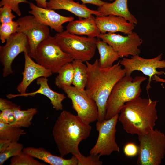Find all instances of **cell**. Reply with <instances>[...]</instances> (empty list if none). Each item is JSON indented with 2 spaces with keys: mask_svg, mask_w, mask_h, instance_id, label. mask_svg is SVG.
I'll use <instances>...</instances> for the list:
<instances>
[{
  "mask_svg": "<svg viewBox=\"0 0 165 165\" xmlns=\"http://www.w3.org/2000/svg\"><path fill=\"white\" fill-rule=\"evenodd\" d=\"M74 69L72 62L62 66L58 70L55 79V84L59 88L64 86H71L74 76Z\"/></svg>",
  "mask_w": 165,
  "mask_h": 165,
  "instance_id": "obj_25",
  "label": "cell"
},
{
  "mask_svg": "<svg viewBox=\"0 0 165 165\" xmlns=\"http://www.w3.org/2000/svg\"><path fill=\"white\" fill-rule=\"evenodd\" d=\"M55 37L61 49L74 60L86 62L91 60L95 55L97 38L82 36L66 30L57 33Z\"/></svg>",
  "mask_w": 165,
  "mask_h": 165,
  "instance_id": "obj_5",
  "label": "cell"
},
{
  "mask_svg": "<svg viewBox=\"0 0 165 165\" xmlns=\"http://www.w3.org/2000/svg\"><path fill=\"white\" fill-rule=\"evenodd\" d=\"M14 120L13 110L7 109L0 112V122L11 125L13 123Z\"/></svg>",
  "mask_w": 165,
  "mask_h": 165,
  "instance_id": "obj_33",
  "label": "cell"
},
{
  "mask_svg": "<svg viewBox=\"0 0 165 165\" xmlns=\"http://www.w3.org/2000/svg\"><path fill=\"white\" fill-rule=\"evenodd\" d=\"M97 38L96 42L99 55V66L105 68L112 66L113 63L120 58L118 53L110 45Z\"/></svg>",
  "mask_w": 165,
  "mask_h": 165,
  "instance_id": "obj_22",
  "label": "cell"
},
{
  "mask_svg": "<svg viewBox=\"0 0 165 165\" xmlns=\"http://www.w3.org/2000/svg\"><path fill=\"white\" fill-rule=\"evenodd\" d=\"M11 142L10 140L8 139H0V152L5 150Z\"/></svg>",
  "mask_w": 165,
  "mask_h": 165,
  "instance_id": "obj_37",
  "label": "cell"
},
{
  "mask_svg": "<svg viewBox=\"0 0 165 165\" xmlns=\"http://www.w3.org/2000/svg\"><path fill=\"white\" fill-rule=\"evenodd\" d=\"M139 148L133 143H129L126 144L123 148V152L127 156L132 157L135 156L138 153Z\"/></svg>",
  "mask_w": 165,
  "mask_h": 165,
  "instance_id": "obj_34",
  "label": "cell"
},
{
  "mask_svg": "<svg viewBox=\"0 0 165 165\" xmlns=\"http://www.w3.org/2000/svg\"><path fill=\"white\" fill-rule=\"evenodd\" d=\"M10 165H45L23 151L19 155L12 157Z\"/></svg>",
  "mask_w": 165,
  "mask_h": 165,
  "instance_id": "obj_28",
  "label": "cell"
},
{
  "mask_svg": "<svg viewBox=\"0 0 165 165\" xmlns=\"http://www.w3.org/2000/svg\"><path fill=\"white\" fill-rule=\"evenodd\" d=\"M109 0V1H113V0Z\"/></svg>",
  "mask_w": 165,
  "mask_h": 165,
  "instance_id": "obj_40",
  "label": "cell"
},
{
  "mask_svg": "<svg viewBox=\"0 0 165 165\" xmlns=\"http://www.w3.org/2000/svg\"><path fill=\"white\" fill-rule=\"evenodd\" d=\"M12 9L7 5L0 8V22L1 24H6L13 21L15 16L12 13Z\"/></svg>",
  "mask_w": 165,
  "mask_h": 165,
  "instance_id": "obj_31",
  "label": "cell"
},
{
  "mask_svg": "<svg viewBox=\"0 0 165 165\" xmlns=\"http://www.w3.org/2000/svg\"><path fill=\"white\" fill-rule=\"evenodd\" d=\"M35 59L36 62L53 73H57L62 66L74 60L61 49L55 36L50 35L38 46Z\"/></svg>",
  "mask_w": 165,
  "mask_h": 165,
  "instance_id": "obj_7",
  "label": "cell"
},
{
  "mask_svg": "<svg viewBox=\"0 0 165 165\" xmlns=\"http://www.w3.org/2000/svg\"><path fill=\"white\" fill-rule=\"evenodd\" d=\"M98 38L111 46L118 53L120 58L140 54L139 47L142 44L143 40L134 31L126 36L115 33H101Z\"/></svg>",
  "mask_w": 165,
  "mask_h": 165,
  "instance_id": "obj_13",
  "label": "cell"
},
{
  "mask_svg": "<svg viewBox=\"0 0 165 165\" xmlns=\"http://www.w3.org/2000/svg\"><path fill=\"white\" fill-rule=\"evenodd\" d=\"M17 32H21L27 36L28 43V54L35 59L37 47L50 35L49 27L37 20L32 15L18 18Z\"/></svg>",
  "mask_w": 165,
  "mask_h": 165,
  "instance_id": "obj_11",
  "label": "cell"
},
{
  "mask_svg": "<svg viewBox=\"0 0 165 165\" xmlns=\"http://www.w3.org/2000/svg\"><path fill=\"white\" fill-rule=\"evenodd\" d=\"M97 10L102 16L113 15L120 16L135 25L138 23L136 17L128 9L127 0H115L111 3L107 2L99 7Z\"/></svg>",
  "mask_w": 165,
  "mask_h": 165,
  "instance_id": "obj_21",
  "label": "cell"
},
{
  "mask_svg": "<svg viewBox=\"0 0 165 165\" xmlns=\"http://www.w3.org/2000/svg\"><path fill=\"white\" fill-rule=\"evenodd\" d=\"M20 106L5 98H0V110L2 111L4 109H9L15 110L20 108Z\"/></svg>",
  "mask_w": 165,
  "mask_h": 165,
  "instance_id": "obj_35",
  "label": "cell"
},
{
  "mask_svg": "<svg viewBox=\"0 0 165 165\" xmlns=\"http://www.w3.org/2000/svg\"><path fill=\"white\" fill-rule=\"evenodd\" d=\"M72 63L74 71L72 84L79 90H84L87 81V65L79 60H74Z\"/></svg>",
  "mask_w": 165,
  "mask_h": 165,
  "instance_id": "obj_23",
  "label": "cell"
},
{
  "mask_svg": "<svg viewBox=\"0 0 165 165\" xmlns=\"http://www.w3.org/2000/svg\"><path fill=\"white\" fill-rule=\"evenodd\" d=\"M138 165H159L165 155V134L157 129L138 136Z\"/></svg>",
  "mask_w": 165,
  "mask_h": 165,
  "instance_id": "obj_6",
  "label": "cell"
},
{
  "mask_svg": "<svg viewBox=\"0 0 165 165\" xmlns=\"http://www.w3.org/2000/svg\"><path fill=\"white\" fill-rule=\"evenodd\" d=\"M23 145L18 141L12 142L3 151L0 152V165L9 158L19 155L24 148Z\"/></svg>",
  "mask_w": 165,
  "mask_h": 165,
  "instance_id": "obj_27",
  "label": "cell"
},
{
  "mask_svg": "<svg viewBox=\"0 0 165 165\" xmlns=\"http://www.w3.org/2000/svg\"><path fill=\"white\" fill-rule=\"evenodd\" d=\"M162 53L152 58L147 59L141 57L139 55L132 56L130 58L124 57L120 61L126 73V76H131L134 71H140L149 77L146 90L148 94L151 88V82L155 75H164V71H158L157 69L165 68V60H162Z\"/></svg>",
  "mask_w": 165,
  "mask_h": 165,
  "instance_id": "obj_10",
  "label": "cell"
},
{
  "mask_svg": "<svg viewBox=\"0 0 165 165\" xmlns=\"http://www.w3.org/2000/svg\"><path fill=\"white\" fill-rule=\"evenodd\" d=\"M36 108H32L27 110H22L20 108L14 110V120L11 124L19 128H28L31 125V121L36 114Z\"/></svg>",
  "mask_w": 165,
  "mask_h": 165,
  "instance_id": "obj_24",
  "label": "cell"
},
{
  "mask_svg": "<svg viewBox=\"0 0 165 165\" xmlns=\"http://www.w3.org/2000/svg\"><path fill=\"white\" fill-rule=\"evenodd\" d=\"M23 151L35 158L50 165H78V160L73 155L70 159H65L61 156L53 155L41 147L28 146L24 148Z\"/></svg>",
  "mask_w": 165,
  "mask_h": 165,
  "instance_id": "obj_20",
  "label": "cell"
},
{
  "mask_svg": "<svg viewBox=\"0 0 165 165\" xmlns=\"http://www.w3.org/2000/svg\"><path fill=\"white\" fill-rule=\"evenodd\" d=\"M29 4L31 9L29 13L39 22L57 33L64 31L63 24L74 20V17L62 16L54 10L39 7L32 2Z\"/></svg>",
  "mask_w": 165,
  "mask_h": 165,
  "instance_id": "obj_14",
  "label": "cell"
},
{
  "mask_svg": "<svg viewBox=\"0 0 165 165\" xmlns=\"http://www.w3.org/2000/svg\"><path fill=\"white\" fill-rule=\"evenodd\" d=\"M26 134L21 128L0 122V139H8L12 142L18 141L21 136Z\"/></svg>",
  "mask_w": 165,
  "mask_h": 165,
  "instance_id": "obj_26",
  "label": "cell"
},
{
  "mask_svg": "<svg viewBox=\"0 0 165 165\" xmlns=\"http://www.w3.org/2000/svg\"><path fill=\"white\" fill-rule=\"evenodd\" d=\"M92 129L90 123L77 115L63 110L56 120L52 134L61 156L70 153L76 157L82 155L79 149L80 142L89 136Z\"/></svg>",
  "mask_w": 165,
  "mask_h": 165,
  "instance_id": "obj_2",
  "label": "cell"
},
{
  "mask_svg": "<svg viewBox=\"0 0 165 165\" xmlns=\"http://www.w3.org/2000/svg\"><path fill=\"white\" fill-rule=\"evenodd\" d=\"M147 79L144 76H137L133 79L125 76L114 87L107 101L105 119L119 114L127 102L140 97L142 91L141 83Z\"/></svg>",
  "mask_w": 165,
  "mask_h": 165,
  "instance_id": "obj_4",
  "label": "cell"
},
{
  "mask_svg": "<svg viewBox=\"0 0 165 165\" xmlns=\"http://www.w3.org/2000/svg\"><path fill=\"white\" fill-rule=\"evenodd\" d=\"M157 103V101L140 97L126 103L118 118L125 131L139 136L154 129L158 119Z\"/></svg>",
  "mask_w": 165,
  "mask_h": 165,
  "instance_id": "obj_3",
  "label": "cell"
},
{
  "mask_svg": "<svg viewBox=\"0 0 165 165\" xmlns=\"http://www.w3.org/2000/svg\"><path fill=\"white\" fill-rule=\"evenodd\" d=\"M47 8L53 10L63 9L68 11L79 18H86L92 15L102 16L97 10L90 9L83 4L74 0H47Z\"/></svg>",
  "mask_w": 165,
  "mask_h": 165,
  "instance_id": "obj_18",
  "label": "cell"
},
{
  "mask_svg": "<svg viewBox=\"0 0 165 165\" xmlns=\"http://www.w3.org/2000/svg\"><path fill=\"white\" fill-rule=\"evenodd\" d=\"M35 1L36 6L43 8L47 9V0H31Z\"/></svg>",
  "mask_w": 165,
  "mask_h": 165,
  "instance_id": "obj_38",
  "label": "cell"
},
{
  "mask_svg": "<svg viewBox=\"0 0 165 165\" xmlns=\"http://www.w3.org/2000/svg\"><path fill=\"white\" fill-rule=\"evenodd\" d=\"M97 26L101 34L120 32L128 35L132 33L135 25L125 18L113 15L96 16Z\"/></svg>",
  "mask_w": 165,
  "mask_h": 165,
  "instance_id": "obj_16",
  "label": "cell"
},
{
  "mask_svg": "<svg viewBox=\"0 0 165 165\" xmlns=\"http://www.w3.org/2000/svg\"><path fill=\"white\" fill-rule=\"evenodd\" d=\"M24 53L25 61L22 79L16 88L20 94L26 93L29 86L35 79L41 77L48 78L53 73L50 70L34 61L27 51Z\"/></svg>",
  "mask_w": 165,
  "mask_h": 165,
  "instance_id": "obj_15",
  "label": "cell"
},
{
  "mask_svg": "<svg viewBox=\"0 0 165 165\" xmlns=\"http://www.w3.org/2000/svg\"><path fill=\"white\" fill-rule=\"evenodd\" d=\"M84 4H90L100 7L107 3L101 0H80Z\"/></svg>",
  "mask_w": 165,
  "mask_h": 165,
  "instance_id": "obj_36",
  "label": "cell"
},
{
  "mask_svg": "<svg viewBox=\"0 0 165 165\" xmlns=\"http://www.w3.org/2000/svg\"><path fill=\"white\" fill-rule=\"evenodd\" d=\"M61 89L71 100L72 108L77 115L83 121L90 124L97 120V105L85 89L79 90L72 86H64Z\"/></svg>",
  "mask_w": 165,
  "mask_h": 165,
  "instance_id": "obj_9",
  "label": "cell"
},
{
  "mask_svg": "<svg viewBox=\"0 0 165 165\" xmlns=\"http://www.w3.org/2000/svg\"><path fill=\"white\" fill-rule=\"evenodd\" d=\"M119 114L107 119L96 123L98 132L96 142L90 151V154L95 155L109 156L114 152H120V148L116 140V126Z\"/></svg>",
  "mask_w": 165,
  "mask_h": 165,
  "instance_id": "obj_8",
  "label": "cell"
},
{
  "mask_svg": "<svg viewBox=\"0 0 165 165\" xmlns=\"http://www.w3.org/2000/svg\"><path fill=\"white\" fill-rule=\"evenodd\" d=\"M66 29L69 33L91 38H98L101 34L96 24L95 17L93 15L69 22Z\"/></svg>",
  "mask_w": 165,
  "mask_h": 165,
  "instance_id": "obj_19",
  "label": "cell"
},
{
  "mask_svg": "<svg viewBox=\"0 0 165 165\" xmlns=\"http://www.w3.org/2000/svg\"><path fill=\"white\" fill-rule=\"evenodd\" d=\"M18 24L16 21H13L6 24H1L0 26V39L2 43L12 34L17 32Z\"/></svg>",
  "mask_w": 165,
  "mask_h": 165,
  "instance_id": "obj_29",
  "label": "cell"
},
{
  "mask_svg": "<svg viewBox=\"0 0 165 165\" xmlns=\"http://www.w3.org/2000/svg\"><path fill=\"white\" fill-rule=\"evenodd\" d=\"M26 35L21 32L12 34L6 40V44L0 46V61L3 66L2 76L5 77L13 73V62L20 53L28 51Z\"/></svg>",
  "mask_w": 165,
  "mask_h": 165,
  "instance_id": "obj_12",
  "label": "cell"
},
{
  "mask_svg": "<svg viewBox=\"0 0 165 165\" xmlns=\"http://www.w3.org/2000/svg\"><path fill=\"white\" fill-rule=\"evenodd\" d=\"M48 79L45 77H39L36 80V83L39 86V88L36 91L31 92L18 94H9L6 95L9 99L18 97L34 96L37 94L43 95L50 100L53 108L56 111L62 110L63 109L62 102L66 98L63 94L54 91L50 87L48 83Z\"/></svg>",
  "mask_w": 165,
  "mask_h": 165,
  "instance_id": "obj_17",
  "label": "cell"
},
{
  "mask_svg": "<svg viewBox=\"0 0 165 165\" xmlns=\"http://www.w3.org/2000/svg\"><path fill=\"white\" fill-rule=\"evenodd\" d=\"M21 3H28V0H1L0 1V7L5 5L9 7L12 11L18 16H20L21 13L19 7V4Z\"/></svg>",
  "mask_w": 165,
  "mask_h": 165,
  "instance_id": "obj_32",
  "label": "cell"
},
{
  "mask_svg": "<svg viewBox=\"0 0 165 165\" xmlns=\"http://www.w3.org/2000/svg\"><path fill=\"white\" fill-rule=\"evenodd\" d=\"M87 78L85 90L95 101L97 106V121L105 119L107 101L116 84L126 75V73L120 61L112 66L101 68L98 60L93 63L86 62Z\"/></svg>",
  "mask_w": 165,
  "mask_h": 165,
  "instance_id": "obj_1",
  "label": "cell"
},
{
  "mask_svg": "<svg viewBox=\"0 0 165 165\" xmlns=\"http://www.w3.org/2000/svg\"><path fill=\"white\" fill-rule=\"evenodd\" d=\"M152 80L156 82H160L165 83V79L159 77L157 75H155L153 77Z\"/></svg>",
  "mask_w": 165,
  "mask_h": 165,
  "instance_id": "obj_39",
  "label": "cell"
},
{
  "mask_svg": "<svg viewBox=\"0 0 165 165\" xmlns=\"http://www.w3.org/2000/svg\"><path fill=\"white\" fill-rule=\"evenodd\" d=\"M99 155H90L85 156L83 155L77 157L78 160V165H101L102 162L100 160Z\"/></svg>",
  "mask_w": 165,
  "mask_h": 165,
  "instance_id": "obj_30",
  "label": "cell"
}]
</instances>
